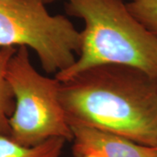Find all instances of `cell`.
Instances as JSON below:
<instances>
[{
    "mask_svg": "<svg viewBox=\"0 0 157 157\" xmlns=\"http://www.w3.org/2000/svg\"><path fill=\"white\" fill-rule=\"evenodd\" d=\"M69 125L78 124L157 147V79L138 69L103 65L60 82Z\"/></svg>",
    "mask_w": 157,
    "mask_h": 157,
    "instance_id": "obj_1",
    "label": "cell"
},
{
    "mask_svg": "<svg viewBox=\"0 0 157 157\" xmlns=\"http://www.w3.org/2000/svg\"><path fill=\"white\" fill-rule=\"evenodd\" d=\"M68 14L84 22L81 45L73 65L55 74L67 81L86 69L120 65L157 79V37L129 11L122 0H66Z\"/></svg>",
    "mask_w": 157,
    "mask_h": 157,
    "instance_id": "obj_2",
    "label": "cell"
},
{
    "mask_svg": "<svg viewBox=\"0 0 157 157\" xmlns=\"http://www.w3.org/2000/svg\"><path fill=\"white\" fill-rule=\"evenodd\" d=\"M14 94V112L9 121L11 140L25 147L52 138L72 140V130L60 101V81L36 70L29 49L17 47L7 69Z\"/></svg>",
    "mask_w": 157,
    "mask_h": 157,
    "instance_id": "obj_3",
    "label": "cell"
},
{
    "mask_svg": "<svg viewBox=\"0 0 157 157\" xmlns=\"http://www.w3.org/2000/svg\"><path fill=\"white\" fill-rule=\"evenodd\" d=\"M80 45V31L67 17L51 14L45 0H0V47L33 50L46 73L70 67Z\"/></svg>",
    "mask_w": 157,
    "mask_h": 157,
    "instance_id": "obj_4",
    "label": "cell"
},
{
    "mask_svg": "<svg viewBox=\"0 0 157 157\" xmlns=\"http://www.w3.org/2000/svg\"><path fill=\"white\" fill-rule=\"evenodd\" d=\"M74 157H157V147L83 125H70Z\"/></svg>",
    "mask_w": 157,
    "mask_h": 157,
    "instance_id": "obj_5",
    "label": "cell"
},
{
    "mask_svg": "<svg viewBox=\"0 0 157 157\" xmlns=\"http://www.w3.org/2000/svg\"><path fill=\"white\" fill-rule=\"evenodd\" d=\"M66 141L52 138L36 146L25 147L0 134V157H60Z\"/></svg>",
    "mask_w": 157,
    "mask_h": 157,
    "instance_id": "obj_6",
    "label": "cell"
},
{
    "mask_svg": "<svg viewBox=\"0 0 157 157\" xmlns=\"http://www.w3.org/2000/svg\"><path fill=\"white\" fill-rule=\"evenodd\" d=\"M16 47H0V134L9 136V121L14 112L15 100L7 78V69Z\"/></svg>",
    "mask_w": 157,
    "mask_h": 157,
    "instance_id": "obj_7",
    "label": "cell"
},
{
    "mask_svg": "<svg viewBox=\"0 0 157 157\" xmlns=\"http://www.w3.org/2000/svg\"><path fill=\"white\" fill-rule=\"evenodd\" d=\"M127 6L132 15L157 37V0H132Z\"/></svg>",
    "mask_w": 157,
    "mask_h": 157,
    "instance_id": "obj_8",
    "label": "cell"
},
{
    "mask_svg": "<svg viewBox=\"0 0 157 157\" xmlns=\"http://www.w3.org/2000/svg\"><path fill=\"white\" fill-rule=\"evenodd\" d=\"M52 1H54V0H45V2L46 3V2H52ZM132 1V0H131Z\"/></svg>",
    "mask_w": 157,
    "mask_h": 157,
    "instance_id": "obj_9",
    "label": "cell"
}]
</instances>
